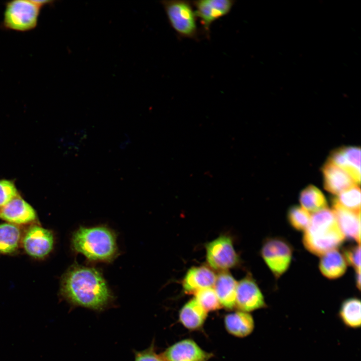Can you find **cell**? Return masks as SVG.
Segmentation results:
<instances>
[{"label":"cell","mask_w":361,"mask_h":361,"mask_svg":"<svg viewBox=\"0 0 361 361\" xmlns=\"http://www.w3.org/2000/svg\"><path fill=\"white\" fill-rule=\"evenodd\" d=\"M355 283L358 289L360 288V271H356L355 274Z\"/></svg>","instance_id":"obj_30"},{"label":"cell","mask_w":361,"mask_h":361,"mask_svg":"<svg viewBox=\"0 0 361 361\" xmlns=\"http://www.w3.org/2000/svg\"><path fill=\"white\" fill-rule=\"evenodd\" d=\"M216 277L214 272L209 267H193L186 273L183 281V286L185 291L195 293L202 289L213 287Z\"/></svg>","instance_id":"obj_15"},{"label":"cell","mask_w":361,"mask_h":361,"mask_svg":"<svg viewBox=\"0 0 361 361\" xmlns=\"http://www.w3.org/2000/svg\"><path fill=\"white\" fill-rule=\"evenodd\" d=\"M51 1L14 0L7 2L1 28L25 32L37 27L41 10Z\"/></svg>","instance_id":"obj_4"},{"label":"cell","mask_w":361,"mask_h":361,"mask_svg":"<svg viewBox=\"0 0 361 361\" xmlns=\"http://www.w3.org/2000/svg\"><path fill=\"white\" fill-rule=\"evenodd\" d=\"M195 298L207 312L222 307L215 291L213 287L199 290L195 292Z\"/></svg>","instance_id":"obj_26"},{"label":"cell","mask_w":361,"mask_h":361,"mask_svg":"<svg viewBox=\"0 0 361 361\" xmlns=\"http://www.w3.org/2000/svg\"><path fill=\"white\" fill-rule=\"evenodd\" d=\"M299 202L301 207L309 213H315L327 208L325 196L319 189L312 185L301 192Z\"/></svg>","instance_id":"obj_23"},{"label":"cell","mask_w":361,"mask_h":361,"mask_svg":"<svg viewBox=\"0 0 361 361\" xmlns=\"http://www.w3.org/2000/svg\"><path fill=\"white\" fill-rule=\"evenodd\" d=\"M134 361H165L161 355L157 354L153 344L142 351H134Z\"/></svg>","instance_id":"obj_29"},{"label":"cell","mask_w":361,"mask_h":361,"mask_svg":"<svg viewBox=\"0 0 361 361\" xmlns=\"http://www.w3.org/2000/svg\"><path fill=\"white\" fill-rule=\"evenodd\" d=\"M237 284L227 271H221L217 276L214 289L222 306L232 309L236 306Z\"/></svg>","instance_id":"obj_17"},{"label":"cell","mask_w":361,"mask_h":361,"mask_svg":"<svg viewBox=\"0 0 361 361\" xmlns=\"http://www.w3.org/2000/svg\"><path fill=\"white\" fill-rule=\"evenodd\" d=\"M332 206L338 225L344 237L360 244V213L347 210L337 205Z\"/></svg>","instance_id":"obj_16"},{"label":"cell","mask_w":361,"mask_h":361,"mask_svg":"<svg viewBox=\"0 0 361 361\" xmlns=\"http://www.w3.org/2000/svg\"><path fill=\"white\" fill-rule=\"evenodd\" d=\"M37 219L35 209L20 196L0 209V219L17 226L31 224Z\"/></svg>","instance_id":"obj_12"},{"label":"cell","mask_w":361,"mask_h":361,"mask_svg":"<svg viewBox=\"0 0 361 361\" xmlns=\"http://www.w3.org/2000/svg\"><path fill=\"white\" fill-rule=\"evenodd\" d=\"M236 305L240 311L247 312L266 307L264 296L252 276L248 275L237 282Z\"/></svg>","instance_id":"obj_10"},{"label":"cell","mask_w":361,"mask_h":361,"mask_svg":"<svg viewBox=\"0 0 361 361\" xmlns=\"http://www.w3.org/2000/svg\"><path fill=\"white\" fill-rule=\"evenodd\" d=\"M207 311L194 298L182 308L179 315L180 321L189 329H196L201 327L207 317Z\"/></svg>","instance_id":"obj_20"},{"label":"cell","mask_w":361,"mask_h":361,"mask_svg":"<svg viewBox=\"0 0 361 361\" xmlns=\"http://www.w3.org/2000/svg\"><path fill=\"white\" fill-rule=\"evenodd\" d=\"M234 0H199L192 2L197 19L208 37L212 24L227 15L233 8Z\"/></svg>","instance_id":"obj_9"},{"label":"cell","mask_w":361,"mask_h":361,"mask_svg":"<svg viewBox=\"0 0 361 361\" xmlns=\"http://www.w3.org/2000/svg\"><path fill=\"white\" fill-rule=\"evenodd\" d=\"M321 257L319 268L324 276L330 279H334L345 273L347 263L343 255L337 250L328 251Z\"/></svg>","instance_id":"obj_18"},{"label":"cell","mask_w":361,"mask_h":361,"mask_svg":"<svg viewBox=\"0 0 361 361\" xmlns=\"http://www.w3.org/2000/svg\"><path fill=\"white\" fill-rule=\"evenodd\" d=\"M213 355L212 353L204 350L190 339L173 344L161 354L165 361H207Z\"/></svg>","instance_id":"obj_11"},{"label":"cell","mask_w":361,"mask_h":361,"mask_svg":"<svg viewBox=\"0 0 361 361\" xmlns=\"http://www.w3.org/2000/svg\"><path fill=\"white\" fill-rule=\"evenodd\" d=\"M343 256L347 264L351 266L355 271H360V244L348 246L343 250Z\"/></svg>","instance_id":"obj_28"},{"label":"cell","mask_w":361,"mask_h":361,"mask_svg":"<svg viewBox=\"0 0 361 361\" xmlns=\"http://www.w3.org/2000/svg\"><path fill=\"white\" fill-rule=\"evenodd\" d=\"M360 188L356 185L338 194L333 199L332 205L354 213H360Z\"/></svg>","instance_id":"obj_24"},{"label":"cell","mask_w":361,"mask_h":361,"mask_svg":"<svg viewBox=\"0 0 361 361\" xmlns=\"http://www.w3.org/2000/svg\"><path fill=\"white\" fill-rule=\"evenodd\" d=\"M329 160L345 171L359 185L360 182V149L355 146L344 147L334 150Z\"/></svg>","instance_id":"obj_13"},{"label":"cell","mask_w":361,"mask_h":361,"mask_svg":"<svg viewBox=\"0 0 361 361\" xmlns=\"http://www.w3.org/2000/svg\"><path fill=\"white\" fill-rule=\"evenodd\" d=\"M18 196V190L13 182L5 179L0 180V209Z\"/></svg>","instance_id":"obj_27"},{"label":"cell","mask_w":361,"mask_h":361,"mask_svg":"<svg viewBox=\"0 0 361 361\" xmlns=\"http://www.w3.org/2000/svg\"><path fill=\"white\" fill-rule=\"evenodd\" d=\"M344 239L333 211L326 208L311 216L310 224L304 231L302 241L309 252L321 256L336 249Z\"/></svg>","instance_id":"obj_3"},{"label":"cell","mask_w":361,"mask_h":361,"mask_svg":"<svg viewBox=\"0 0 361 361\" xmlns=\"http://www.w3.org/2000/svg\"><path fill=\"white\" fill-rule=\"evenodd\" d=\"M72 251L91 262H110L118 254L115 232L106 226H80L72 234Z\"/></svg>","instance_id":"obj_2"},{"label":"cell","mask_w":361,"mask_h":361,"mask_svg":"<svg viewBox=\"0 0 361 361\" xmlns=\"http://www.w3.org/2000/svg\"><path fill=\"white\" fill-rule=\"evenodd\" d=\"M61 297L70 305L100 312L112 304L114 296L100 271L78 264L63 275Z\"/></svg>","instance_id":"obj_1"},{"label":"cell","mask_w":361,"mask_h":361,"mask_svg":"<svg viewBox=\"0 0 361 361\" xmlns=\"http://www.w3.org/2000/svg\"><path fill=\"white\" fill-rule=\"evenodd\" d=\"M292 252L291 245L279 238L266 240L261 250L263 260L276 278H279L288 269Z\"/></svg>","instance_id":"obj_6"},{"label":"cell","mask_w":361,"mask_h":361,"mask_svg":"<svg viewBox=\"0 0 361 361\" xmlns=\"http://www.w3.org/2000/svg\"><path fill=\"white\" fill-rule=\"evenodd\" d=\"M225 324L230 333L239 337L248 336L254 328L252 316L248 312L242 311L227 314L225 318Z\"/></svg>","instance_id":"obj_19"},{"label":"cell","mask_w":361,"mask_h":361,"mask_svg":"<svg viewBox=\"0 0 361 361\" xmlns=\"http://www.w3.org/2000/svg\"><path fill=\"white\" fill-rule=\"evenodd\" d=\"M322 173L324 188L332 194L338 195L357 185L345 171L329 160L322 168Z\"/></svg>","instance_id":"obj_14"},{"label":"cell","mask_w":361,"mask_h":361,"mask_svg":"<svg viewBox=\"0 0 361 361\" xmlns=\"http://www.w3.org/2000/svg\"><path fill=\"white\" fill-rule=\"evenodd\" d=\"M360 301L356 297L344 300L339 310V316L343 323L347 327L357 328L360 326Z\"/></svg>","instance_id":"obj_22"},{"label":"cell","mask_w":361,"mask_h":361,"mask_svg":"<svg viewBox=\"0 0 361 361\" xmlns=\"http://www.w3.org/2000/svg\"><path fill=\"white\" fill-rule=\"evenodd\" d=\"M21 244L28 255L35 259H43L52 252L54 236L51 230L39 225H33L22 236Z\"/></svg>","instance_id":"obj_8"},{"label":"cell","mask_w":361,"mask_h":361,"mask_svg":"<svg viewBox=\"0 0 361 361\" xmlns=\"http://www.w3.org/2000/svg\"><path fill=\"white\" fill-rule=\"evenodd\" d=\"M168 22L180 37L197 40V18L192 3L187 1H163L161 2Z\"/></svg>","instance_id":"obj_5"},{"label":"cell","mask_w":361,"mask_h":361,"mask_svg":"<svg viewBox=\"0 0 361 361\" xmlns=\"http://www.w3.org/2000/svg\"><path fill=\"white\" fill-rule=\"evenodd\" d=\"M22 238V232L18 226L9 223L1 224L0 254H11L16 252Z\"/></svg>","instance_id":"obj_21"},{"label":"cell","mask_w":361,"mask_h":361,"mask_svg":"<svg viewBox=\"0 0 361 361\" xmlns=\"http://www.w3.org/2000/svg\"><path fill=\"white\" fill-rule=\"evenodd\" d=\"M287 218L289 223L294 229L304 231L310 224L311 216L301 207L295 206L289 209Z\"/></svg>","instance_id":"obj_25"},{"label":"cell","mask_w":361,"mask_h":361,"mask_svg":"<svg viewBox=\"0 0 361 361\" xmlns=\"http://www.w3.org/2000/svg\"><path fill=\"white\" fill-rule=\"evenodd\" d=\"M207 260L213 268L221 271L235 267L239 262L231 239L227 236H221L206 246Z\"/></svg>","instance_id":"obj_7"}]
</instances>
